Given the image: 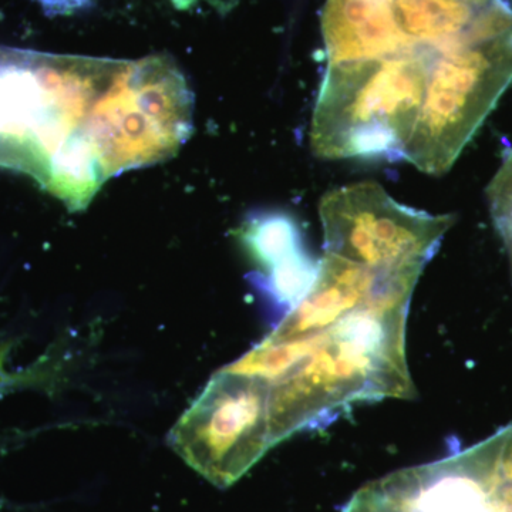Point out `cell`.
<instances>
[{"label": "cell", "instance_id": "obj_1", "mask_svg": "<svg viewBox=\"0 0 512 512\" xmlns=\"http://www.w3.org/2000/svg\"><path fill=\"white\" fill-rule=\"evenodd\" d=\"M192 117L194 94L171 57L0 46V170L28 175L70 211L110 178L175 156Z\"/></svg>", "mask_w": 512, "mask_h": 512}, {"label": "cell", "instance_id": "obj_2", "mask_svg": "<svg viewBox=\"0 0 512 512\" xmlns=\"http://www.w3.org/2000/svg\"><path fill=\"white\" fill-rule=\"evenodd\" d=\"M410 299L387 296L349 313L323 330L308 356L269 383L275 446L352 404L412 399L404 350Z\"/></svg>", "mask_w": 512, "mask_h": 512}, {"label": "cell", "instance_id": "obj_3", "mask_svg": "<svg viewBox=\"0 0 512 512\" xmlns=\"http://www.w3.org/2000/svg\"><path fill=\"white\" fill-rule=\"evenodd\" d=\"M434 53L328 63L313 110V153L325 160L403 158Z\"/></svg>", "mask_w": 512, "mask_h": 512}, {"label": "cell", "instance_id": "obj_4", "mask_svg": "<svg viewBox=\"0 0 512 512\" xmlns=\"http://www.w3.org/2000/svg\"><path fill=\"white\" fill-rule=\"evenodd\" d=\"M512 83V3L500 0L470 36L434 53L403 158L447 173Z\"/></svg>", "mask_w": 512, "mask_h": 512}, {"label": "cell", "instance_id": "obj_5", "mask_svg": "<svg viewBox=\"0 0 512 512\" xmlns=\"http://www.w3.org/2000/svg\"><path fill=\"white\" fill-rule=\"evenodd\" d=\"M326 254L377 274L423 271L453 215H431L394 201L376 183L346 185L319 204Z\"/></svg>", "mask_w": 512, "mask_h": 512}, {"label": "cell", "instance_id": "obj_6", "mask_svg": "<svg viewBox=\"0 0 512 512\" xmlns=\"http://www.w3.org/2000/svg\"><path fill=\"white\" fill-rule=\"evenodd\" d=\"M170 444L210 483L231 487L275 447L269 383L224 367L175 424Z\"/></svg>", "mask_w": 512, "mask_h": 512}, {"label": "cell", "instance_id": "obj_7", "mask_svg": "<svg viewBox=\"0 0 512 512\" xmlns=\"http://www.w3.org/2000/svg\"><path fill=\"white\" fill-rule=\"evenodd\" d=\"M342 512H512V426L360 490Z\"/></svg>", "mask_w": 512, "mask_h": 512}, {"label": "cell", "instance_id": "obj_8", "mask_svg": "<svg viewBox=\"0 0 512 512\" xmlns=\"http://www.w3.org/2000/svg\"><path fill=\"white\" fill-rule=\"evenodd\" d=\"M423 271L377 274L335 255L319 262L318 278L266 339L284 342L318 335L356 309L387 296L413 295Z\"/></svg>", "mask_w": 512, "mask_h": 512}, {"label": "cell", "instance_id": "obj_9", "mask_svg": "<svg viewBox=\"0 0 512 512\" xmlns=\"http://www.w3.org/2000/svg\"><path fill=\"white\" fill-rule=\"evenodd\" d=\"M322 33L328 63L409 52L394 23L390 0H326Z\"/></svg>", "mask_w": 512, "mask_h": 512}, {"label": "cell", "instance_id": "obj_10", "mask_svg": "<svg viewBox=\"0 0 512 512\" xmlns=\"http://www.w3.org/2000/svg\"><path fill=\"white\" fill-rule=\"evenodd\" d=\"M241 239L252 258L265 269L301 249V234L285 215L269 214L252 218L244 225Z\"/></svg>", "mask_w": 512, "mask_h": 512}, {"label": "cell", "instance_id": "obj_11", "mask_svg": "<svg viewBox=\"0 0 512 512\" xmlns=\"http://www.w3.org/2000/svg\"><path fill=\"white\" fill-rule=\"evenodd\" d=\"M318 272L319 264H315L301 248L266 269V275L259 282L262 291L275 305L291 311L315 284Z\"/></svg>", "mask_w": 512, "mask_h": 512}, {"label": "cell", "instance_id": "obj_12", "mask_svg": "<svg viewBox=\"0 0 512 512\" xmlns=\"http://www.w3.org/2000/svg\"><path fill=\"white\" fill-rule=\"evenodd\" d=\"M487 197L491 217L503 239L512 269V151L488 185Z\"/></svg>", "mask_w": 512, "mask_h": 512}, {"label": "cell", "instance_id": "obj_13", "mask_svg": "<svg viewBox=\"0 0 512 512\" xmlns=\"http://www.w3.org/2000/svg\"><path fill=\"white\" fill-rule=\"evenodd\" d=\"M12 342L0 343V394L20 387H53L60 375L59 359L56 353L43 356L40 362L19 373H10L6 362L12 350Z\"/></svg>", "mask_w": 512, "mask_h": 512}, {"label": "cell", "instance_id": "obj_14", "mask_svg": "<svg viewBox=\"0 0 512 512\" xmlns=\"http://www.w3.org/2000/svg\"><path fill=\"white\" fill-rule=\"evenodd\" d=\"M46 12L53 15H69L76 10L89 8L96 0H36ZM178 9H188L200 3L201 0H170Z\"/></svg>", "mask_w": 512, "mask_h": 512}, {"label": "cell", "instance_id": "obj_15", "mask_svg": "<svg viewBox=\"0 0 512 512\" xmlns=\"http://www.w3.org/2000/svg\"><path fill=\"white\" fill-rule=\"evenodd\" d=\"M468 2H474V3H491V2H494V0H468Z\"/></svg>", "mask_w": 512, "mask_h": 512}]
</instances>
